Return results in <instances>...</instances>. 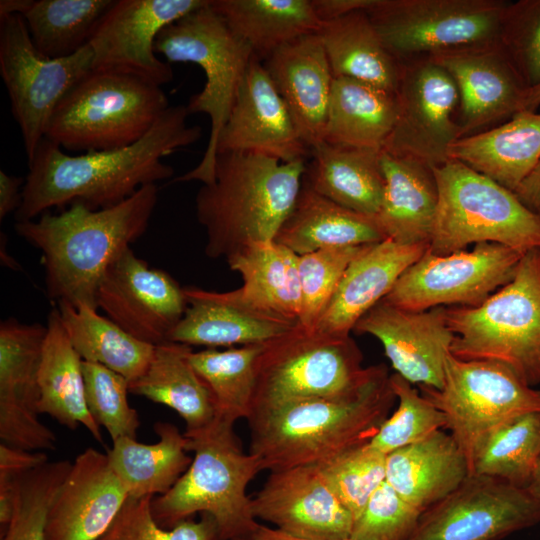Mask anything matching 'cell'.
I'll return each instance as SVG.
<instances>
[{"label":"cell","mask_w":540,"mask_h":540,"mask_svg":"<svg viewBox=\"0 0 540 540\" xmlns=\"http://www.w3.org/2000/svg\"><path fill=\"white\" fill-rule=\"evenodd\" d=\"M57 308L64 329L83 361L101 364L125 377L129 383L147 369L155 346L143 342L97 309L59 301Z\"/></svg>","instance_id":"obj_40"},{"label":"cell","mask_w":540,"mask_h":540,"mask_svg":"<svg viewBox=\"0 0 540 540\" xmlns=\"http://www.w3.org/2000/svg\"><path fill=\"white\" fill-rule=\"evenodd\" d=\"M25 179L0 171V220L16 212L22 203Z\"/></svg>","instance_id":"obj_53"},{"label":"cell","mask_w":540,"mask_h":540,"mask_svg":"<svg viewBox=\"0 0 540 540\" xmlns=\"http://www.w3.org/2000/svg\"><path fill=\"white\" fill-rule=\"evenodd\" d=\"M115 0H34L23 15L36 49L49 58L85 47Z\"/></svg>","instance_id":"obj_41"},{"label":"cell","mask_w":540,"mask_h":540,"mask_svg":"<svg viewBox=\"0 0 540 540\" xmlns=\"http://www.w3.org/2000/svg\"><path fill=\"white\" fill-rule=\"evenodd\" d=\"M396 99V121L382 151L431 169L447 162L461 138L459 94L449 73L429 59L405 63Z\"/></svg>","instance_id":"obj_15"},{"label":"cell","mask_w":540,"mask_h":540,"mask_svg":"<svg viewBox=\"0 0 540 540\" xmlns=\"http://www.w3.org/2000/svg\"><path fill=\"white\" fill-rule=\"evenodd\" d=\"M445 417V429L465 454L470 472L483 440L520 415L540 412V391L508 366L490 360L447 357L441 389L419 386Z\"/></svg>","instance_id":"obj_12"},{"label":"cell","mask_w":540,"mask_h":540,"mask_svg":"<svg viewBox=\"0 0 540 540\" xmlns=\"http://www.w3.org/2000/svg\"><path fill=\"white\" fill-rule=\"evenodd\" d=\"M82 363L64 329L58 308H53L48 316L38 370V413L49 415L70 430L82 425L102 444L101 427L86 403Z\"/></svg>","instance_id":"obj_32"},{"label":"cell","mask_w":540,"mask_h":540,"mask_svg":"<svg viewBox=\"0 0 540 540\" xmlns=\"http://www.w3.org/2000/svg\"><path fill=\"white\" fill-rule=\"evenodd\" d=\"M432 170L438 204L429 252L450 254L479 243L540 249V218L513 191L454 159Z\"/></svg>","instance_id":"obj_8"},{"label":"cell","mask_w":540,"mask_h":540,"mask_svg":"<svg viewBox=\"0 0 540 540\" xmlns=\"http://www.w3.org/2000/svg\"><path fill=\"white\" fill-rule=\"evenodd\" d=\"M429 60L456 84L461 137L490 129L523 111L529 88L499 41L440 53Z\"/></svg>","instance_id":"obj_21"},{"label":"cell","mask_w":540,"mask_h":540,"mask_svg":"<svg viewBox=\"0 0 540 540\" xmlns=\"http://www.w3.org/2000/svg\"><path fill=\"white\" fill-rule=\"evenodd\" d=\"M351 336L307 329L297 323L262 344L255 361L252 410L287 401L336 395L363 384L373 365Z\"/></svg>","instance_id":"obj_10"},{"label":"cell","mask_w":540,"mask_h":540,"mask_svg":"<svg viewBox=\"0 0 540 540\" xmlns=\"http://www.w3.org/2000/svg\"><path fill=\"white\" fill-rule=\"evenodd\" d=\"M154 497H128L123 507L98 540H219L217 524L209 514L199 520H184L172 528L155 521L151 502Z\"/></svg>","instance_id":"obj_49"},{"label":"cell","mask_w":540,"mask_h":540,"mask_svg":"<svg viewBox=\"0 0 540 540\" xmlns=\"http://www.w3.org/2000/svg\"><path fill=\"white\" fill-rule=\"evenodd\" d=\"M395 400L388 368L373 365L370 377L350 391L253 409L249 452L270 472L320 464L368 444Z\"/></svg>","instance_id":"obj_2"},{"label":"cell","mask_w":540,"mask_h":540,"mask_svg":"<svg viewBox=\"0 0 540 540\" xmlns=\"http://www.w3.org/2000/svg\"><path fill=\"white\" fill-rule=\"evenodd\" d=\"M159 441L144 444L123 437L107 451L111 468L129 497H154L167 493L189 468L193 457L187 454L188 440L169 422H156Z\"/></svg>","instance_id":"obj_37"},{"label":"cell","mask_w":540,"mask_h":540,"mask_svg":"<svg viewBox=\"0 0 540 540\" xmlns=\"http://www.w3.org/2000/svg\"><path fill=\"white\" fill-rule=\"evenodd\" d=\"M234 540H250L249 538H239V539H234Z\"/></svg>","instance_id":"obj_60"},{"label":"cell","mask_w":540,"mask_h":540,"mask_svg":"<svg viewBox=\"0 0 540 540\" xmlns=\"http://www.w3.org/2000/svg\"><path fill=\"white\" fill-rule=\"evenodd\" d=\"M451 354L511 368L540 383V249L524 254L513 279L478 306L446 307Z\"/></svg>","instance_id":"obj_6"},{"label":"cell","mask_w":540,"mask_h":540,"mask_svg":"<svg viewBox=\"0 0 540 540\" xmlns=\"http://www.w3.org/2000/svg\"><path fill=\"white\" fill-rule=\"evenodd\" d=\"M525 491L533 501L540 522V459L537 463V466L528 481L527 485L524 487Z\"/></svg>","instance_id":"obj_58"},{"label":"cell","mask_w":540,"mask_h":540,"mask_svg":"<svg viewBox=\"0 0 540 540\" xmlns=\"http://www.w3.org/2000/svg\"><path fill=\"white\" fill-rule=\"evenodd\" d=\"M325 480L354 521L372 494L386 481V455L368 444L317 464Z\"/></svg>","instance_id":"obj_46"},{"label":"cell","mask_w":540,"mask_h":540,"mask_svg":"<svg viewBox=\"0 0 540 540\" xmlns=\"http://www.w3.org/2000/svg\"><path fill=\"white\" fill-rule=\"evenodd\" d=\"M499 43L528 88L540 83V0L510 2Z\"/></svg>","instance_id":"obj_50"},{"label":"cell","mask_w":540,"mask_h":540,"mask_svg":"<svg viewBox=\"0 0 540 540\" xmlns=\"http://www.w3.org/2000/svg\"><path fill=\"white\" fill-rule=\"evenodd\" d=\"M525 253L496 243L444 255L427 250L383 300L410 311L478 306L513 279Z\"/></svg>","instance_id":"obj_14"},{"label":"cell","mask_w":540,"mask_h":540,"mask_svg":"<svg viewBox=\"0 0 540 540\" xmlns=\"http://www.w3.org/2000/svg\"><path fill=\"white\" fill-rule=\"evenodd\" d=\"M92 60L89 44L71 56L49 58L34 46L23 16L0 18V74L28 163L56 107L93 70Z\"/></svg>","instance_id":"obj_13"},{"label":"cell","mask_w":540,"mask_h":540,"mask_svg":"<svg viewBox=\"0 0 540 540\" xmlns=\"http://www.w3.org/2000/svg\"><path fill=\"white\" fill-rule=\"evenodd\" d=\"M514 193L530 211L540 218V160Z\"/></svg>","instance_id":"obj_55"},{"label":"cell","mask_w":540,"mask_h":540,"mask_svg":"<svg viewBox=\"0 0 540 540\" xmlns=\"http://www.w3.org/2000/svg\"><path fill=\"white\" fill-rule=\"evenodd\" d=\"M96 303L130 335L154 346L168 341L187 307L184 288L166 271L138 258L131 247L104 272Z\"/></svg>","instance_id":"obj_18"},{"label":"cell","mask_w":540,"mask_h":540,"mask_svg":"<svg viewBox=\"0 0 540 540\" xmlns=\"http://www.w3.org/2000/svg\"><path fill=\"white\" fill-rule=\"evenodd\" d=\"M353 331L378 339L393 369L412 385L443 387L454 339L446 307L410 311L381 300L360 318Z\"/></svg>","instance_id":"obj_22"},{"label":"cell","mask_w":540,"mask_h":540,"mask_svg":"<svg viewBox=\"0 0 540 540\" xmlns=\"http://www.w3.org/2000/svg\"><path fill=\"white\" fill-rule=\"evenodd\" d=\"M187 307L168 341L208 348L264 344L297 323L262 310L238 289L184 288Z\"/></svg>","instance_id":"obj_25"},{"label":"cell","mask_w":540,"mask_h":540,"mask_svg":"<svg viewBox=\"0 0 540 540\" xmlns=\"http://www.w3.org/2000/svg\"><path fill=\"white\" fill-rule=\"evenodd\" d=\"M299 255L274 240L250 244L226 259L243 280V296L258 308L298 323Z\"/></svg>","instance_id":"obj_39"},{"label":"cell","mask_w":540,"mask_h":540,"mask_svg":"<svg viewBox=\"0 0 540 540\" xmlns=\"http://www.w3.org/2000/svg\"><path fill=\"white\" fill-rule=\"evenodd\" d=\"M427 250L428 244L404 245L388 238L368 245L346 269L314 329L350 336L360 318L388 295Z\"/></svg>","instance_id":"obj_27"},{"label":"cell","mask_w":540,"mask_h":540,"mask_svg":"<svg viewBox=\"0 0 540 540\" xmlns=\"http://www.w3.org/2000/svg\"><path fill=\"white\" fill-rule=\"evenodd\" d=\"M189 115L186 105L169 106L137 142L76 156L44 138L28 163L16 222L73 204L91 210L109 208L145 185L172 177L174 169L162 159L202 136L200 126L188 125Z\"/></svg>","instance_id":"obj_1"},{"label":"cell","mask_w":540,"mask_h":540,"mask_svg":"<svg viewBox=\"0 0 540 540\" xmlns=\"http://www.w3.org/2000/svg\"><path fill=\"white\" fill-rule=\"evenodd\" d=\"M540 107V83L536 86H533L528 89L524 105H523V111H537Z\"/></svg>","instance_id":"obj_59"},{"label":"cell","mask_w":540,"mask_h":540,"mask_svg":"<svg viewBox=\"0 0 540 540\" xmlns=\"http://www.w3.org/2000/svg\"><path fill=\"white\" fill-rule=\"evenodd\" d=\"M234 424L215 416L209 424L184 432L194 456L175 485L152 499L158 525L169 529L205 513L215 520L219 540L250 539L260 523L252 514L247 488L263 466L243 450Z\"/></svg>","instance_id":"obj_5"},{"label":"cell","mask_w":540,"mask_h":540,"mask_svg":"<svg viewBox=\"0 0 540 540\" xmlns=\"http://www.w3.org/2000/svg\"><path fill=\"white\" fill-rule=\"evenodd\" d=\"M506 0H373L365 9L402 64L499 41Z\"/></svg>","instance_id":"obj_11"},{"label":"cell","mask_w":540,"mask_h":540,"mask_svg":"<svg viewBox=\"0 0 540 540\" xmlns=\"http://www.w3.org/2000/svg\"><path fill=\"white\" fill-rule=\"evenodd\" d=\"M262 63L304 143L323 142L334 76L319 35L297 38Z\"/></svg>","instance_id":"obj_26"},{"label":"cell","mask_w":540,"mask_h":540,"mask_svg":"<svg viewBox=\"0 0 540 540\" xmlns=\"http://www.w3.org/2000/svg\"><path fill=\"white\" fill-rule=\"evenodd\" d=\"M169 107L161 86L133 74L92 70L54 110L44 138L68 151L129 146Z\"/></svg>","instance_id":"obj_7"},{"label":"cell","mask_w":540,"mask_h":540,"mask_svg":"<svg viewBox=\"0 0 540 540\" xmlns=\"http://www.w3.org/2000/svg\"><path fill=\"white\" fill-rule=\"evenodd\" d=\"M537 523V509L524 488L470 474L422 512L408 540H500Z\"/></svg>","instance_id":"obj_16"},{"label":"cell","mask_w":540,"mask_h":540,"mask_svg":"<svg viewBox=\"0 0 540 540\" xmlns=\"http://www.w3.org/2000/svg\"><path fill=\"white\" fill-rule=\"evenodd\" d=\"M208 4L164 28L155 42V52L168 63H194L203 70V89L190 97V114L205 113L210 118V135L199 164L175 179L176 182L213 181L217 141L239 87L253 58L251 49L229 29L223 18Z\"/></svg>","instance_id":"obj_9"},{"label":"cell","mask_w":540,"mask_h":540,"mask_svg":"<svg viewBox=\"0 0 540 540\" xmlns=\"http://www.w3.org/2000/svg\"><path fill=\"white\" fill-rule=\"evenodd\" d=\"M262 344L192 351L190 361L208 387L217 417L248 419L255 391V361Z\"/></svg>","instance_id":"obj_42"},{"label":"cell","mask_w":540,"mask_h":540,"mask_svg":"<svg viewBox=\"0 0 540 540\" xmlns=\"http://www.w3.org/2000/svg\"><path fill=\"white\" fill-rule=\"evenodd\" d=\"M540 459V412L515 417L490 433L477 449L470 474L524 488Z\"/></svg>","instance_id":"obj_43"},{"label":"cell","mask_w":540,"mask_h":540,"mask_svg":"<svg viewBox=\"0 0 540 540\" xmlns=\"http://www.w3.org/2000/svg\"><path fill=\"white\" fill-rule=\"evenodd\" d=\"M256 153L283 163L306 160L310 149L263 63L253 56L217 141V154Z\"/></svg>","instance_id":"obj_23"},{"label":"cell","mask_w":540,"mask_h":540,"mask_svg":"<svg viewBox=\"0 0 540 540\" xmlns=\"http://www.w3.org/2000/svg\"><path fill=\"white\" fill-rule=\"evenodd\" d=\"M34 0H1L0 18L21 15L23 16L32 6Z\"/></svg>","instance_id":"obj_56"},{"label":"cell","mask_w":540,"mask_h":540,"mask_svg":"<svg viewBox=\"0 0 540 540\" xmlns=\"http://www.w3.org/2000/svg\"><path fill=\"white\" fill-rule=\"evenodd\" d=\"M321 23L342 17L350 12L367 9L373 0H311Z\"/></svg>","instance_id":"obj_54"},{"label":"cell","mask_w":540,"mask_h":540,"mask_svg":"<svg viewBox=\"0 0 540 540\" xmlns=\"http://www.w3.org/2000/svg\"><path fill=\"white\" fill-rule=\"evenodd\" d=\"M368 245L329 247L299 256L301 312L298 323L302 327H315L346 269Z\"/></svg>","instance_id":"obj_47"},{"label":"cell","mask_w":540,"mask_h":540,"mask_svg":"<svg viewBox=\"0 0 540 540\" xmlns=\"http://www.w3.org/2000/svg\"><path fill=\"white\" fill-rule=\"evenodd\" d=\"M157 201L158 187L149 184L109 208L73 204L59 214L16 222L17 234L41 252L48 297L98 309L104 272L145 233Z\"/></svg>","instance_id":"obj_3"},{"label":"cell","mask_w":540,"mask_h":540,"mask_svg":"<svg viewBox=\"0 0 540 540\" xmlns=\"http://www.w3.org/2000/svg\"><path fill=\"white\" fill-rule=\"evenodd\" d=\"M209 0H115L93 33L92 69L133 74L158 86L173 79L170 63L157 58L160 32Z\"/></svg>","instance_id":"obj_17"},{"label":"cell","mask_w":540,"mask_h":540,"mask_svg":"<svg viewBox=\"0 0 540 540\" xmlns=\"http://www.w3.org/2000/svg\"><path fill=\"white\" fill-rule=\"evenodd\" d=\"M48 462L43 451H28L0 444V526L4 532L14 512L18 480L28 471Z\"/></svg>","instance_id":"obj_52"},{"label":"cell","mask_w":540,"mask_h":540,"mask_svg":"<svg viewBox=\"0 0 540 540\" xmlns=\"http://www.w3.org/2000/svg\"><path fill=\"white\" fill-rule=\"evenodd\" d=\"M469 475L465 454L442 429L386 455V482L421 512L456 490Z\"/></svg>","instance_id":"obj_28"},{"label":"cell","mask_w":540,"mask_h":540,"mask_svg":"<svg viewBox=\"0 0 540 540\" xmlns=\"http://www.w3.org/2000/svg\"><path fill=\"white\" fill-rule=\"evenodd\" d=\"M317 34L334 78L356 79L396 94L403 64L387 49L365 9L323 22Z\"/></svg>","instance_id":"obj_34"},{"label":"cell","mask_w":540,"mask_h":540,"mask_svg":"<svg viewBox=\"0 0 540 540\" xmlns=\"http://www.w3.org/2000/svg\"><path fill=\"white\" fill-rule=\"evenodd\" d=\"M192 351L189 345L171 341L156 345L146 371L129 383L130 393L176 411L186 431L216 416L212 395L190 361Z\"/></svg>","instance_id":"obj_36"},{"label":"cell","mask_w":540,"mask_h":540,"mask_svg":"<svg viewBox=\"0 0 540 540\" xmlns=\"http://www.w3.org/2000/svg\"><path fill=\"white\" fill-rule=\"evenodd\" d=\"M390 385L398 400L397 409L380 426L369 445L384 455L417 443L445 428V417L410 382L397 373Z\"/></svg>","instance_id":"obj_45"},{"label":"cell","mask_w":540,"mask_h":540,"mask_svg":"<svg viewBox=\"0 0 540 540\" xmlns=\"http://www.w3.org/2000/svg\"><path fill=\"white\" fill-rule=\"evenodd\" d=\"M88 410L112 441L136 439L140 426L138 412L129 405V381L115 371L97 363H82Z\"/></svg>","instance_id":"obj_48"},{"label":"cell","mask_w":540,"mask_h":540,"mask_svg":"<svg viewBox=\"0 0 540 540\" xmlns=\"http://www.w3.org/2000/svg\"><path fill=\"white\" fill-rule=\"evenodd\" d=\"M384 191L377 216L386 236L399 244H428L438 204L433 170L381 151Z\"/></svg>","instance_id":"obj_31"},{"label":"cell","mask_w":540,"mask_h":540,"mask_svg":"<svg viewBox=\"0 0 540 540\" xmlns=\"http://www.w3.org/2000/svg\"><path fill=\"white\" fill-rule=\"evenodd\" d=\"M386 481L368 500L354 521L350 538L354 540H408L420 515Z\"/></svg>","instance_id":"obj_51"},{"label":"cell","mask_w":540,"mask_h":540,"mask_svg":"<svg viewBox=\"0 0 540 540\" xmlns=\"http://www.w3.org/2000/svg\"><path fill=\"white\" fill-rule=\"evenodd\" d=\"M387 239L377 216L346 208L314 191L304 180L274 241L299 256L320 249L359 246Z\"/></svg>","instance_id":"obj_29"},{"label":"cell","mask_w":540,"mask_h":540,"mask_svg":"<svg viewBox=\"0 0 540 540\" xmlns=\"http://www.w3.org/2000/svg\"><path fill=\"white\" fill-rule=\"evenodd\" d=\"M210 5L261 62L283 45L317 33L322 24L311 0H211Z\"/></svg>","instance_id":"obj_38"},{"label":"cell","mask_w":540,"mask_h":540,"mask_svg":"<svg viewBox=\"0 0 540 540\" xmlns=\"http://www.w3.org/2000/svg\"><path fill=\"white\" fill-rule=\"evenodd\" d=\"M251 511L257 520L305 540H344L354 524L317 464L271 471L251 497Z\"/></svg>","instance_id":"obj_20"},{"label":"cell","mask_w":540,"mask_h":540,"mask_svg":"<svg viewBox=\"0 0 540 540\" xmlns=\"http://www.w3.org/2000/svg\"><path fill=\"white\" fill-rule=\"evenodd\" d=\"M396 116L395 93L348 77L334 78L324 141L382 151Z\"/></svg>","instance_id":"obj_35"},{"label":"cell","mask_w":540,"mask_h":540,"mask_svg":"<svg viewBox=\"0 0 540 540\" xmlns=\"http://www.w3.org/2000/svg\"><path fill=\"white\" fill-rule=\"evenodd\" d=\"M128 497L107 454L85 449L72 462L49 509L46 540H98Z\"/></svg>","instance_id":"obj_24"},{"label":"cell","mask_w":540,"mask_h":540,"mask_svg":"<svg viewBox=\"0 0 540 540\" xmlns=\"http://www.w3.org/2000/svg\"><path fill=\"white\" fill-rule=\"evenodd\" d=\"M71 465L69 460L48 461L19 478L13 516L2 540H46L48 512Z\"/></svg>","instance_id":"obj_44"},{"label":"cell","mask_w":540,"mask_h":540,"mask_svg":"<svg viewBox=\"0 0 540 540\" xmlns=\"http://www.w3.org/2000/svg\"><path fill=\"white\" fill-rule=\"evenodd\" d=\"M448 157L514 192L540 160V111H520L497 126L461 137Z\"/></svg>","instance_id":"obj_30"},{"label":"cell","mask_w":540,"mask_h":540,"mask_svg":"<svg viewBox=\"0 0 540 540\" xmlns=\"http://www.w3.org/2000/svg\"><path fill=\"white\" fill-rule=\"evenodd\" d=\"M306 160L283 163L256 153H218L214 179L195 197L205 228V254L227 259L257 242L274 240L302 186Z\"/></svg>","instance_id":"obj_4"},{"label":"cell","mask_w":540,"mask_h":540,"mask_svg":"<svg viewBox=\"0 0 540 540\" xmlns=\"http://www.w3.org/2000/svg\"><path fill=\"white\" fill-rule=\"evenodd\" d=\"M381 151L330 144L310 148L303 180L317 193L353 211L376 216L384 191Z\"/></svg>","instance_id":"obj_33"},{"label":"cell","mask_w":540,"mask_h":540,"mask_svg":"<svg viewBox=\"0 0 540 540\" xmlns=\"http://www.w3.org/2000/svg\"><path fill=\"white\" fill-rule=\"evenodd\" d=\"M250 540H305L289 536L273 527L259 525L258 528L251 535ZM344 540H354L347 538Z\"/></svg>","instance_id":"obj_57"},{"label":"cell","mask_w":540,"mask_h":540,"mask_svg":"<svg viewBox=\"0 0 540 540\" xmlns=\"http://www.w3.org/2000/svg\"><path fill=\"white\" fill-rule=\"evenodd\" d=\"M47 325L8 318L0 324V439L9 446L44 451L57 437L39 419L38 370Z\"/></svg>","instance_id":"obj_19"}]
</instances>
